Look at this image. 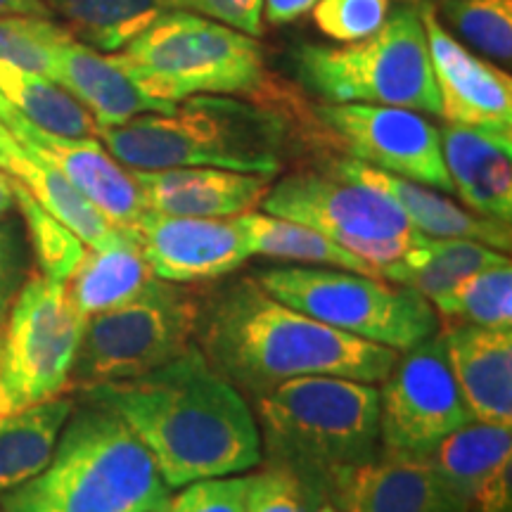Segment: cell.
<instances>
[{"label": "cell", "instance_id": "36", "mask_svg": "<svg viewBox=\"0 0 512 512\" xmlns=\"http://www.w3.org/2000/svg\"><path fill=\"white\" fill-rule=\"evenodd\" d=\"M320 496L297 475L278 465L254 472L245 512H311Z\"/></svg>", "mask_w": 512, "mask_h": 512}, {"label": "cell", "instance_id": "43", "mask_svg": "<svg viewBox=\"0 0 512 512\" xmlns=\"http://www.w3.org/2000/svg\"><path fill=\"white\" fill-rule=\"evenodd\" d=\"M0 344H3V335H0Z\"/></svg>", "mask_w": 512, "mask_h": 512}, {"label": "cell", "instance_id": "21", "mask_svg": "<svg viewBox=\"0 0 512 512\" xmlns=\"http://www.w3.org/2000/svg\"><path fill=\"white\" fill-rule=\"evenodd\" d=\"M441 155L453 192L467 209L501 223L512 221V131L446 124Z\"/></svg>", "mask_w": 512, "mask_h": 512}, {"label": "cell", "instance_id": "30", "mask_svg": "<svg viewBox=\"0 0 512 512\" xmlns=\"http://www.w3.org/2000/svg\"><path fill=\"white\" fill-rule=\"evenodd\" d=\"M0 95L43 131L64 138H98L100 126L93 114L48 76L0 62Z\"/></svg>", "mask_w": 512, "mask_h": 512}, {"label": "cell", "instance_id": "1", "mask_svg": "<svg viewBox=\"0 0 512 512\" xmlns=\"http://www.w3.org/2000/svg\"><path fill=\"white\" fill-rule=\"evenodd\" d=\"M81 401L112 411L133 432L169 489L242 475L264 458L247 396L197 344L152 373L81 389Z\"/></svg>", "mask_w": 512, "mask_h": 512}, {"label": "cell", "instance_id": "37", "mask_svg": "<svg viewBox=\"0 0 512 512\" xmlns=\"http://www.w3.org/2000/svg\"><path fill=\"white\" fill-rule=\"evenodd\" d=\"M252 475L197 479L171 494L164 512H245Z\"/></svg>", "mask_w": 512, "mask_h": 512}, {"label": "cell", "instance_id": "33", "mask_svg": "<svg viewBox=\"0 0 512 512\" xmlns=\"http://www.w3.org/2000/svg\"><path fill=\"white\" fill-rule=\"evenodd\" d=\"M444 17L479 53L498 62L512 57V0H441Z\"/></svg>", "mask_w": 512, "mask_h": 512}, {"label": "cell", "instance_id": "18", "mask_svg": "<svg viewBox=\"0 0 512 512\" xmlns=\"http://www.w3.org/2000/svg\"><path fill=\"white\" fill-rule=\"evenodd\" d=\"M131 171V169H128ZM145 209L195 219H235L259 209L273 178L214 166L131 171Z\"/></svg>", "mask_w": 512, "mask_h": 512}, {"label": "cell", "instance_id": "3", "mask_svg": "<svg viewBox=\"0 0 512 512\" xmlns=\"http://www.w3.org/2000/svg\"><path fill=\"white\" fill-rule=\"evenodd\" d=\"M252 411L268 465L285 467L330 501L344 477L380 453L377 384L297 377L256 396Z\"/></svg>", "mask_w": 512, "mask_h": 512}, {"label": "cell", "instance_id": "39", "mask_svg": "<svg viewBox=\"0 0 512 512\" xmlns=\"http://www.w3.org/2000/svg\"><path fill=\"white\" fill-rule=\"evenodd\" d=\"M24 280H27V242L15 221L0 219V328L8 320Z\"/></svg>", "mask_w": 512, "mask_h": 512}, {"label": "cell", "instance_id": "35", "mask_svg": "<svg viewBox=\"0 0 512 512\" xmlns=\"http://www.w3.org/2000/svg\"><path fill=\"white\" fill-rule=\"evenodd\" d=\"M394 0H318L313 22L337 43H356L373 36L392 15Z\"/></svg>", "mask_w": 512, "mask_h": 512}, {"label": "cell", "instance_id": "40", "mask_svg": "<svg viewBox=\"0 0 512 512\" xmlns=\"http://www.w3.org/2000/svg\"><path fill=\"white\" fill-rule=\"evenodd\" d=\"M316 5L318 0H264V19L275 27H283V24L304 17Z\"/></svg>", "mask_w": 512, "mask_h": 512}, {"label": "cell", "instance_id": "13", "mask_svg": "<svg viewBox=\"0 0 512 512\" xmlns=\"http://www.w3.org/2000/svg\"><path fill=\"white\" fill-rule=\"evenodd\" d=\"M316 119L356 162L439 192H453L439 128L422 112L366 102H325L316 107Z\"/></svg>", "mask_w": 512, "mask_h": 512}, {"label": "cell", "instance_id": "5", "mask_svg": "<svg viewBox=\"0 0 512 512\" xmlns=\"http://www.w3.org/2000/svg\"><path fill=\"white\" fill-rule=\"evenodd\" d=\"M107 152L131 171L214 166L278 176L287 126L280 114L233 95H195L171 112H150L98 133Z\"/></svg>", "mask_w": 512, "mask_h": 512}, {"label": "cell", "instance_id": "10", "mask_svg": "<svg viewBox=\"0 0 512 512\" xmlns=\"http://www.w3.org/2000/svg\"><path fill=\"white\" fill-rule=\"evenodd\" d=\"M261 211L318 230L368 261L377 275L425 240L392 197L335 169L297 171L271 183Z\"/></svg>", "mask_w": 512, "mask_h": 512}, {"label": "cell", "instance_id": "2", "mask_svg": "<svg viewBox=\"0 0 512 512\" xmlns=\"http://www.w3.org/2000/svg\"><path fill=\"white\" fill-rule=\"evenodd\" d=\"M197 347L247 399L297 377H349L380 384L399 351L339 332L238 278L202 304Z\"/></svg>", "mask_w": 512, "mask_h": 512}, {"label": "cell", "instance_id": "4", "mask_svg": "<svg viewBox=\"0 0 512 512\" xmlns=\"http://www.w3.org/2000/svg\"><path fill=\"white\" fill-rule=\"evenodd\" d=\"M171 491L155 460L117 415L76 403L53 458L0 494L3 512H164Z\"/></svg>", "mask_w": 512, "mask_h": 512}, {"label": "cell", "instance_id": "42", "mask_svg": "<svg viewBox=\"0 0 512 512\" xmlns=\"http://www.w3.org/2000/svg\"><path fill=\"white\" fill-rule=\"evenodd\" d=\"M15 207V190H12V178L0 171V219H5V214Z\"/></svg>", "mask_w": 512, "mask_h": 512}, {"label": "cell", "instance_id": "9", "mask_svg": "<svg viewBox=\"0 0 512 512\" xmlns=\"http://www.w3.org/2000/svg\"><path fill=\"white\" fill-rule=\"evenodd\" d=\"M204 299L185 285L152 278L138 297L86 318L69 389L147 375L197 339Z\"/></svg>", "mask_w": 512, "mask_h": 512}, {"label": "cell", "instance_id": "15", "mask_svg": "<svg viewBox=\"0 0 512 512\" xmlns=\"http://www.w3.org/2000/svg\"><path fill=\"white\" fill-rule=\"evenodd\" d=\"M0 124L27 150L53 164L88 202H93L114 226L133 238V228L145 211L143 195L131 171L107 152L100 138H64L43 131L12 110L3 95H0Z\"/></svg>", "mask_w": 512, "mask_h": 512}, {"label": "cell", "instance_id": "34", "mask_svg": "<svg viewBox=\"0 0 512 512\" xmlns=\"http://www.w3.org/2000/svg\"><path fill=\"white\" fill-rule=\"evenodd\" d=\"M69 38L72 36L50 17L5 15L0 17V62L50 79L55 50Z\"/></svg>", "mask_w": 512, "mask_h": 512}, {"label": "cell", "instance_id": "17", "mask_svg": "<svg viewBox=\"0 0 512 512\" xmlns=\"http://www.w3.org/2000/svg\"><path fill=\"white\" fill-rule=\"evenodd\" d=\"M332 501L344 512H467L432 458L384 451L344 477Z\"/></svg>", "mask_w": 512, "mask_h": 512}, {"label": "cell", "instance_id": "7", "mask_svg": "<svg viewBox=\"0 0 512 512\" xmlns=\"http://www.w3.org/2000/svg\"><path fill=\"white\" fill-rule=\"evenodd\" d=\"M299 79L332 105L406 107L422 114L441 112L430 46L420 12L401 5L373 36L342 46L304 43L294 50Z\"/></svg>", "mask_w": 512, "mask_h": 512}, {"label": "cell", "instance_id": "26", "mask_svg": "<svg viewBox=\"0 0 512 512\" xmlns=\"http://www.w3.org/2000/svg\"><path fill=\"white\" fill-rule=\"evenodd\" d=\"M508 259L505 252L475 240L425 238L401 259L380 266V278L411 287L425 299H434L470 275Z\"/></svg>", "mask_w": 512, "mask_h": 512}, {"label": "cell", "instance_id": "31", "mask_svg": "<svg viewBox=\"0 0 512 512\" xmlns=\"http://www.w3.org/2000/svg\"><path fill=\"white\" fill-rule=\"evenodd\" d=\"M439 320L446 325H477V328H512V264L484 268L451 290L430 299Z\"/></svg>", "mask_w": 512, "mask_h": 512}, {"label": "cell", "instance_id": "20", "mask_svg": "<svg viewBox=\"0 0 512 512\" xmlns=\"http://www.w3.org/2000/svg\"><path fill=\"white\" fill-rule=\"evenodd\" d=\"M439 332L472 420L512 427V328L444 325Z\"/></svg>", "mask_w": 512, "mask_h": 512}, {"label": "cell", "instance_id": "32", "mask_svg": "<svg viewBox=\"0 0 512 512\" xmlns=\"http://www.w3.org/2000/svg\"><path fill=\"white\" fill-rule=\"evenodd\" d=\"M12 190H15V207L27 226V240L36 256L38 271L50 280L64 283L86 252V245L53 214H48L17 181H12Z\"/></svg>", "mask_w": 512, "mask_h": 512}, {"label": "cell", "instance_id": "11", "mask_svg": "<svg viewBox=\"0 0 512 512\" xmlns=\"http://www.w3.org/2000/svg\"><path fill=\"white\" fill-rule=\"evenodd\" d=\"M83 325L64 283L27 275L0 344V418L67 392Z\"/></svg>", "mask_w": 512, "mask_h": 512}, {"label": "cell", "instance_id": "6", "mask_svg": "<svg viewBox=\"0 0 512 512\" xmlns=\"http://www.w3.org/2000/svg\"><path fill=\"white\" fill-rule=\"evenodd\" d=\"M112 57L140 91L164 102L256 95L268 86L259 38L185 10H166Z\"/></svg>", "mask_w": 512, "mask_h": 512}, {"label": "cell", "instance_id": "23", "mask_svg": "<svg viewBox=\"0 0 512 512\" xmlns=\"http://www.w3.org/2000/svg\"><path fill=\"white\" fill-rule=\"evenodd\" d=\"M50 79L74 95L100 128L126 124L140 114L171 112L176 107V102L155 100L140 91L112 53H100L74 38L57 46Z\"/></svg>", "mask_w": 512, "mask_h": 512}, {"label": "cell", "instance_id": "8", "mask_svg": "<svg viewBox=\"0 0 512 512\" xmlns=\"http://www.w3.org/2000/svg\"><path fill=\"white\" fill-rule=\"evenodd\" d=\"M256 280L292 309L399 354L437 335L441 325L430 299L375 275L325 266H283L264 271Z\"/></svg>", "mask_w": 512, "mask_h": 512}, {"label": "cell", "instance_id": "29", "mask_svg": "<svg viewBox=\"0 0 512 512\" xmlns=\"http://www.w3.org/2000/svg\"><path fill=\"white\" fill-rule=\"evenodd\" d=\"M242 233H245L247 245L252 256H268V259L294 261L302 266H328L342 268V271H354L363 275H375L380 278L368 261L361 256L351 254L349 249L339 247L337 242L325 238L323 233L313 230L302 223H294L280 216H271L266 211H249V214L235 216Z\"/></svg>", "mask_w": 512, "mask_h": 512}, {"label": "cell", "instance_id": "41", "mask_svg": "<svg viewBox=\"0 0 512 512\" xmlns=\"http://www.w3.org/2000/svg\"><path fill=\"white\" fill-rule=\"evenodd\" d=\"M5 15L48 17V10L43 0H0V17Z\"/></svg>", "mask_w": 512, "mask_h": 512}, {"label": "cell", "instance_id": "14", "mask_svg": "<svg viewBox=\"0 0 512 512\" xmlns=\"http://www.w3.org/2000/svg\"><path fill=\"white\" fill-rule=\"evenodd\" d=\"M133 238L152 275L178 285L226 278L252 259L235 219H195L145 209Z\"/></svg>", "mask_w": 512, "mask_h": 512}, {"label": "cell", "instance_id": "22", "mask_svg": "<svg viewBox=\"0 0 512 512\" xmlns=\"http://www.w3.org/2000/svg\"><path fill=\"white\" fill-rule=\"evenodd\" d=\"M337 174L354 178L358 183H366L370 188H377L387 197H392L396 207L403 211L411 226L425 238H458V240H475L482 245H489L498 252H510L512 247V230L510 223H501L486 219L467 207H460L439 190L427 188V185L406 181V178L392 176L387 171L373 169V166L356 162V159H339L330 164Z\"/></svg>", "mask_w": 512, "mask_h": 512}, {"label": "cell", "instance_id": "16", "mask_svg": "<svg viewBox=\"0 0 512 512\" xmlns=\"http://www.w3.org/2000/svg\"><path fill=\"white\" fill-rule=\"evenodd\" d=\"M434 81L439 91V117L448 124L512 131V79L496 64L467 50L444 27L432 0L420 5Z\"/></svg>", "mask_w": 512, "mask_h": 512}, {"label": "cell", "instance_id": "24", "mask_svg": "<svg viewBox=\"0 0 512 512\" xmlns=\"http://www.w3.org/2000/svg\"><path fill=\"white\" fill-rule=\"evenodd\" d=\"M0 171L17 181L48 214L64 223L86 247H110L131 238L88 202L53 164L27 150L0 124Z\"/></svg>", "mask_w": 512, "mask_h": 512}, {"label": "cell", "instance_id": "28", "mask_svg": "<svg viewBox=\"0 0 512 512\" xmlns=\"http://www.w3.org/2000/svg\"><path fill=\"white\" fill-rule=\"evenodd\" d=\"M43 5L74 41L100 53L124 50L169 10L164 0H43Z\"/></svg>", "mask_w": 512, "mask_h": 512}, {"label": "cell", "instance_id": "38", "mask_svg": "<svg viewBox=\"0 0 512 512\" xmlns=\"http://www.w3.org/2000/svg\"><path fill=\"white\" fill-rule=\"evenodd\" d=\"M164 5L214 19L247 36L264 34V0H164Z\"/></svg>", "mask_w": 512, "mask_h": 512}, {"label": "cell", "instance_id": "25", "mask_svg": "<svg viewBox=\"0 0 512 512\" xmlns=\"http://www.w3.org/2000/svg\"><path fill=\"white\" fill-rule=\"evenodd\" d=\"M155 278L138 242L126 238L110 247H86L79 264L64 280V290L83 318L117 309L143 292Z\"/></svg>", "mask_w": 512, "mask_h": 512}, {"label": "cell", "instance_id": "19", "mask_svg": "<svg viewBox=\"0 0 512 512\" xmlns=\"http://www.w3.org/2000/svg\"><path fill=\"white\" fill-rule=\"evenodd\" d=\"M430 458L467 512H512V427L470 420Z\"/></svg>", "mask_w": 512, "mask_h": 512}, {"label": "cell", "instance_id": "12", "mask_svg": "<svg viewBox=\"0 0 512 512\" xmlns=\"http://www.w3.org/2000/svg\"><path fill=\"white\" fill-rule=\"evenodd\" d=\"M380 451L430 458L441 441L472 420L441 332L403 351L380 382Z\"/></svg>", "mask_w": 512, "mask_h": 512}, {"label": "cell", "instance_id": "27", "mask_svg": "<svg viewBox=\"0 0 512 512\" xmlns=\"http://www.w3.org/2000/svg\"><path fill=\"white\" fill-rule=\"evenodd\" d=\"M74 406L72 396L62 394L0 418V494L36 477L48 465Z\"/></svg>", "mask_w": 512, "mask_h": 512}, {"label": "cell", "instance_id": "44", "mask_svg": "<svg viewBox=\"0 0 512 512\" xmlns=\"http://www.w3.org/2000/svg\"><path fill=\"white\" fill-rule=\"evenodd\" d=\"M0 512H3V508H0Z\"/></svg>", "mask_w": 512, "mask_h": 512}]
</instances>
